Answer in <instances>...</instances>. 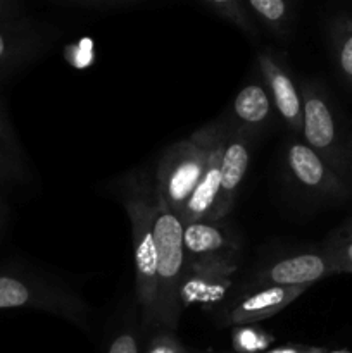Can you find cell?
<instances>
[{"label": "cell", "instance_id": "6da1fadb", "mask_svg": "<svg viewBox=\"0 0 352 353\" xmlns=\"http://www.w3.org/2000/svg\"><path fill=\"white\" fill-rule=\"evenodd\" d=\"M119 199L131 226L135 257V293L141 314V327L152 330L157 303V254L154 240L155 179L147 172H130L119 181Z\"/></svg>", "mask_w": 352, "mask_h": 353}, {"label": "cell", "instance_id": "7a4b0ae2", "mask_svg": "<svg viewBox=\"0 0 352 353\" xmlns=\"http://www.w3.org/2000/svg\"><path fill=\"white\" fill-rule=\"evenodd\" d=\"M224 124V117L206 124L190 138L176 141L166 148L159 159L154 174L155 192L178 219L185 212L186 203L202 178L211 148Z\"/></svg>", "mask_w": 352, "mask_h": 353}, {"label": "cell", "instance_id": "3957f363", "mask_svg": "<svg viewBox=\"0 0 352 353\" xmlns=\"http://www.w3.org/2000/svg\"><path fill=\"white\" fill-rule=\"evenodd\" d=\"M154 240L157 254V303H155L154 327L173 331L178 327L183 314L179 288L185 271V248H183V224L155 192Z\"/></svg>", "mask_w": 352, "mask_h": 353}, {"label": "cell", "instance_id": "277c9868", "mask_svg": "<svg viewBox=\"0 0 352 353\" xmlns=\"http://www.w3.org/2000/svg\"><path fill=\"white\" fill-rule=\"evenodd\" d=\"M33 309L54 314L88 330V305L71 288L57 281L24 274H0V310Z\"/></svg>", "mask_w": 352, "mask_h": 353}, {"label": "cell", "instance_id": "5b68a950", "mask_svg": "<svg viewBox=\"0 0 352 353\" xmlns=\"http://www.w3.org/2000/svg\"><path fill=\"white\" fill-rule=\"evenodd\" d=\"M57 38V28L26 16L0 21V81L43 57Z\"/></svg>", "mask_w": 352, "mask_h": 353}, {"label": "cell", "instance_id": "8992f818", "mask_svg": "<svg viewBox=\"0 0 352 353\" xmlns=\"http://www.w3.org/2000/svg\"><path fill=\"white\" fill-rule=\"evenodd\" d=\"M302 95V141L313 148L335 172L342 171L344 148L338 133L337 114L331 109L328 97L314 85L304 81L300 86Z\"/></svg>", "mask_w": 352, "mask_h": 353}, {"label": "cell", "instance_id": "52a82bcc", "mask_svg": "<svg viewBox=\"0 0 352 353\" xmlns=\"http://www.w3.org/2000/svg\"><path fill=\"white\" fill-rule=\"evenodd\" d=\"M283 172L290 188L307 199L344 195V183L337 172L302 140H292L283 150Z\"/></svg>", "mask_w": 352, "mask_h": 353}, {"label": "cell", "instance_id": "ba28073f", "mask_svg": "<svg viewBox=\"0 0 352 353\" xmlns=\"http://www.w3.org/2000/svg\"><path fill=\"white\" fill-rule=\"evenodd\" d=\"M251 134L244 133L228 121L223 154H221L219 195H217L216 205H214L211 223L223 221L233 209L235 199H237L245 174H247L248 161H251Z\"/></svg>", "mask_w": 352, "mask_h": 353}, {"label": "cell", "instance_id": "9c48e42d", "mask_svg": "<svg viewBox=\"0 0 352 353\" xmlns=\"http://www.w3.org/2000/svg\"><path fill=\"white\" fill-rule=\"evenodd\" d=\"M257 65L275 110L292 133H302V95L290 69L271 48L259 52Z\"/></svg>", "mask_w": 352, "mask_h": 353}, {"label": "cell", "instance_id": "30bf717a", "mask_svg": "<svg viewBox=\"0 0 352 353\" xmlns=\"http://www.w3.org/2000/svg\"><path fill=\"white\" fill-rule=\"evenodd\" d=\"M240 262H192L185 259V271L179 288L182 307H209L219 302L231 286V278Z\"/></svg>", "mask_w": 352, "mask_h": 353}, {"label": "cell", "instance_id": "8fae6325", "mask_svg": "<svg viewBox=\"0 0 352 353\" xmlns=\"http://www.w3.org/2000/svg\"><path fill=\"white\" fill-rule=\"evenodd\" d=\"M185 259L192 262H238L242 238L221 221H197L183 226Z\"/></svg>", "mask_w": 352, "mask_h": 353}, {"label": "cell", "instance_id": "7c38bea8", "mask_svg": "<svg viewBox=\"0 0 352 353\" xmlns=\"http://www.w3.org/2000/svg\"><path fill=\"white\" fill-rule=\"evenodd\" d=\"M338 272L323 252H304L273 262L254 276L255 286H311Z\"/></svg>", "mask_w": 352, "mask_h": 353}, {"label": "cell", "instance_id": "4fadbf2b", "mask_svg": "<svg viewBox=\"0 0 352 353\" xmlns=\"http://www.w3.org/2000/svg\"><path fill=\"white\" fill-rule=\"evenodd\" d=\"M311 286H259L244 293L228 312V323L233 326H248L278 314Z\"/></svg>", "mask_w": 352, "mask_h": 353}, {"label": "cell", "instance_id": "5bb4252c", "mask_svg": "<svg viewBox=\"0 0 352 353\" xmlns=\"http://www.w3.org/2000/svg\"><path fill=\"white\" fill-rule=\"evenodd\" d=\"M228 121L224 124L223 131L219 133L217 140L214 141L211 148L209 159H207L206 169L200 178L199 185L193 190L188 203L185 207V212L179 217L182 224L197 223V221H211L213 219L214 205H216L217 195H219V183H221V154H223L224 137H226Z\"/></svg>", "mask_w": 352, "mask_h": 353}, {"label": "cell", "instance_id": "9a60e30c", "mask_svg": "<svg viewBox=\"0 0 352 353\" xmlns=\"http://www.w3.org/2000/svg\"><path fill=\"white\" fill-rule=\"evenodd\" d=\"M273 102L262 83H248L237 93L231 105V121L235 128L252 138L259 137L271 128Z\"/></svg>", "mask_w": 352, "mask_h": 353}, {"label": "cell", "instance_id": "2e32d148", "mask_svg": "<svg viewBox=\"0 0 352 353\" xmlns=\"http://www.w3.org/2000/svg\"><path fill=\"white\" fill-rule=\"evenodd\" d=\"M30 178L26 155L14 134L7 110L0 99V185H17Z\"/></svg>", "mask_w": 352, "mask_h": 353}, {"label": "cell", "instance_id": "e0dca14e", "mask_svg": "<svg viewBox=\"0 0 352 353\" xmlns=\"http://www.w3.org/2000/svg\"><path fill=\"white\" fill-rule=\"evenodd\" d=\"M254 21L269 31L273 37L280 40H289L293 33L295 23V3L290 0H248Z\"/></svg>", "mask_w": 352, "mask_h": 353}, {"label": "cell", "instance_id": "ac0fdd59", "mask_svg": "<svg viewBox=\"0 0 352 353\" xmlns=\"http://www.w3.org/2000/svg\"><path fill=\"white\" fill-rule=\"evenodd\" d=\"M199 6L207 12L237 26L238 30H242L251 38L259 37L255 21L245 2H240V0H202V2H199Z\"/></svg>", "mask_w": 352, "mask_h": 353}, {"label": "cell", "instance_id": "d6986e66", "mask_svg": "<svg viewBox=\"0 0 352 353\" xmlns=\"http://www.w3.org/2000/svg\"><path fill=\"white\" fill-rule=\"evenodd\" d=\"M273 343H275V336L255 326V324L237 326L231 331V345L237 353L268 352Z\"/></svg>", "mask_w": 352, "mask_h": 353}, {"label": "cell", "instance_id": "ffe728a7", "mask_svg": "<svg viewBox=\"0 0 352 353\" xmlns=\"http://www.w3.org/2000/svg\"><path fill=\"white\" fill-rule=\"evenodd\" d=\"M333 41L338 68L352 81V21H340L333 26Z\"/></svg>", "mask_w": 352, "mask_h": 353}, {"label": "cell", "instance_id": "44dd1931", "mask_svg": "<svg viewBox=\"0 0 352 353\" xmlns=\"http://www.w3.org/2000/svg\"><path fill=\"white\" fill-rule=\"evenodd\" d=\"M328 261L333 264V268L340 271H352V238H342V240L330 241L326 248H323Z\"/></svg>", "mask_w": 352, "mask_h": 353}, {"label": "cell", "instance_id": "7402d4cb", "mask_svg": "<svg viewBox=\"0 0 352 353\" xmlns=\"http://www.w3.org/2000/svg\"><path fill=\"white\" fill-rule=\"evenodd\" d=\"M147 353H186V348L183 347L182 341L175 334L166 331V333H159L150 341Z\"/></svg>", "mask_w": 352, "mask_h": 353}, {"label": "cell", "instance_id": "603a6c76", "mask_svg": "<svg viewBox=\"0 0 352 353\" xmlns=\"http://www.w3.org/2000/svg\"><path fill=\"white\" fill-rule=\"evenodd\" d=\"M107 353H138L137 333L133 330H126L117 334Z\"/></svg>", "mask_w": 352, "mask_h": 353}, {"label": "cell", "instance_id": "cb8c5ba5", "mask_svg": "<svg viewBox=\"0 0 352 353\" xmlns=\"http://www.w3.org/2000/svg\"><path fill=\"white\" fill-rule=\"evenodd\" d=\"M24 7L23 3L16 2V0H0V21L17 19V17H24Z\"/></svg>", "mask_w": 352, "mask_h": 353}, {"label": "cell", "instance_id": "d4e9b609", "mask_svg": "<svg viewBox=\"0 0 352 353\" xmlns=\"http://www.w3.org/2000/svg\"><path fill=\"white\" fill-rule=\"evenodd\" d=\"M266 353H324V350L314 347H304V345H285V347L273 348V350H268Z\"/></svg>", "mask_w": 352, "mask_h": 353}, {"label": "cell", "instance_id": "484cf974", "mask_svg": "<svg viewBox=\"0 0 352 353\" xmlns=\"http://www.w3.org/2000/svg\"><path fill=\"white\" fill-rule=\"evenodd\" d=\"M7 224H9V207H7V203L0 196V240H2Z\"/></svg>", "mask_w": 352, "mask_h": 353}]
</instances>
